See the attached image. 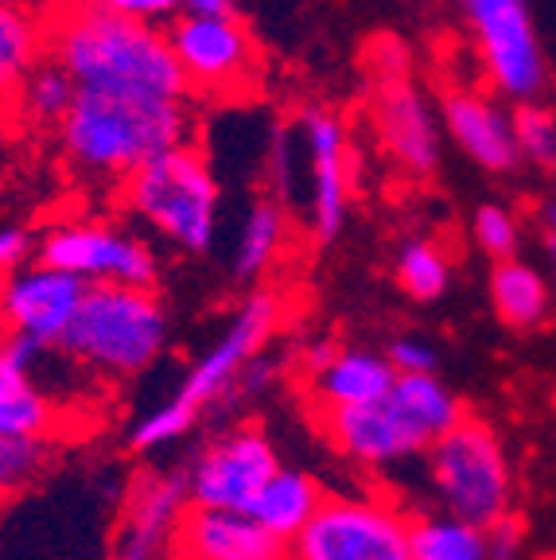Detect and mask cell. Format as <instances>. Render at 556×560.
Listing matches in <instances>:
<instances>
[{
    "label": "cell",
    "instance_id": "cell-33",
    "mask_svg": "<svg viewBox=\"0 0 556 560\" xmlns=\"http://www.w3.org/2000/svg\"><path fill=\"white\" fill-rule=\"evenodd\" d=\"M390 366L397 374H432L436 370V350L425 339H413V335H401L390 342Z\"/></svg>",
    "mask_w": 556,
    "mask_h": 560
},
{
    "label": "cell",
    "instance_id": "cell-3",
    "mask_svg": "<svg viewBox=\"0 0 556 560\" xmlns=\"http://www.w3.org/2000/svg\"><path fill=\"white\" fill-rule=\"evenodd\" d=\"M167 342V312L152 289L90 284L59 347L70 362L109 377H129L160 359Z\"/></svg>",
    "mask_w": 556,
    "mask_h": 560
},
{
    "label": "cell",
    "instance_id": "cell-2",
    "mask_svg": "<svg viewBox=\"0 0 556 560\" xmlns=\"http://www.w3.org/2000/svg\"><path fill=\"white\" fill-rule=\"evenodd\" d=\"M47 44L51 59L79 90L152 97L192 94L164 27L117 16L94 0H70V9L47 27Z\"/></svg>",
    "mask_w": 556,
    "mask_h": 560
},
{
    "label": "cell",
    "instance_id": "cell-27",
    "mask_svg": "<svg viewBox=\"0 0 556 560\" xmlns=\"http://www.w3.org/2000/svg\"><path fill=\"white\" fill-rule=\"evenodd\" d=\"M47 27L24 0H4L0 4V90L12 94L35 62L44 59Z\"/></svg>",
    "mask_w": 556,
    "mask_h": 560
},
{
    "label": "cell",
    "instance_id": "cell-28",
    "mask_svg": "<svg viewBox=\"0 0 556 560\" xmlns=\"http://www.w3.org/2000/svg\"><path fill=\"white\" fill-rule=\"evenodd\" d=\"M393 272H397L405 296L428 304V300H440L452 284V257L436 237H409V242H401Z\"/></svg>",
    "mask_w": 556,
    "mask_h": 560
},
{
    "label": "cell",
    "instance_id": "cell-24",
    "mask_svg": "<svg viewBox=\"0 0 556 560\" xmlns=\"http://www.w3.org/2000/svg\"><path fill=\"white\" fill-rule=\"evenodd\" d=\"M413 560H490L487 525L455 514H425L409 525Z\"/></svg>",
    "mask_w": 556,
    "mask_h": 560
},
{
    "label": "cell",
    "instance_id": "cell-18",
    "mask_svg": "<svg viewBox=\"0 0 556 560\" xmlns=\"http://www.w3.org/2000/svg\"><path fill=\"white\" fill-rule=\"evenodd\" d=\"M187 506H192V499H187V475H144L132 487L129 506H125L114 560H157L160 549L172 545L175 525H179Z\"/></svg>",
    "mask_w": 556,
    "mask_h": 560
},
{
    "label": "cell",
    "instance_id": "cell-17",
    "mask_svg": "<svg viewBox=\"0 0 556 560\" xmlns=\"http://www.w3.org/2000/svg\"><path fill=\"white\" fill-rule=\"evenodd\" d=\"M175 560H288V545L245 510L187 506L172 534Z\"/></svg>",
    "mask_w": 556,
    "mask_h": 560
},
{
    "label": "cell",
    "instance_id": "cell-12",
    "mask_svg": "<svg viewBox=\"0 0 556 560\" xmlns=\"http://www.w3.org/2000/svg\"><path fill=\"white\" fill-rule=\"evenodd\" d=\"M277 452L262 429H230L218 440H210L199 452V459L187 471V499L192 506L210 510H245L262 494L269 475L277 471Z\"/></svg>",
    "mask_w": 556,
    "mask_h": 560
},
{
    "label": "cell",
    "instance_id": "cell-36",
    "mask_svg": "<svg viewBox=\"0 0 556 560\" xmlns=\"http://www.w3.org/2000/svg\"><path fill=\"white\" fill-rule=\"evenodd\" d=\"M487 534H490V560H518V545H522V534H518V525H513L510 517L487 525Z\"/></svg>",
    "mask_w": 556,
    "mask_h": 560
},
{
    "label": "cell",
    "instance_id": "cell-29",
    "mask_svg": "<svg viewBox=\"0 0 556 560\" xmlns=\"http://www.w3.org/2000/svg\"><path fill=\"white\" fill-rule=\"evenodd\" d=\"M513 137H518L522 164L537 172H556V109L545 97L513 105Z\"/></svg>",
    "mask_w": 556,
    "mask_h": 560
},
{
    "label": "cell",
    "instance_id": "cell-22",
    "mask_svg": "<svg viewBox=\"0 0 556 560\" xmlns=\"http://www.w3.org/2000/svg\"><path fill=\"white\" fill-rule=\"evenodd\" d=\"M288 242V214L277 199H257L250 202V210L242 214V226L234 237V254H230V269L234 280L250 284L262 272L273 269L280 254H285Z\"/></svg>",
    "mask_w": 556,
    "mask_h": 560
},
{
    "label": "cell",
    "instance_id": "cell-5",
    "mask_svg": "<svg viewBox=\"0 0 556 560\" xmlns=\"http://www.w3.org/2000/svg\"><path fill=\"white\" fill-rule=\"evenodd\" d=\"M277 319H280V300L273 296V292H253V296L238 307V315L230 319L222 339L187 370V377H183V385L175 389L172 401L152 409L137 429H132L129 444L137 447V452H152V447H164V444H172V440H179L215 397H227L230 389H234L245 362H250L253 354H262V342L273 335Z\"/></svg>",
    "mask_w": 556,
    "mask_h": 560
},
{
    "label": "cell",
    "instance_id": "cell-1",
    "mask_svg": "<svg viewBox=\"0 0 556 560\" xmlns=\"http://www.w3.org/2000/svg\"><path fill=\"white\" fill-rule=\"evenodd\" d=\"M192 132L195 117L187 97L79 90L59 125V144L82 184L114 187L157 152L187 144Z\"/></svg>",
    "mask_w": 556,
    "mask_h": 560
},
{
    "label": "cell",
    "instance_id": "cell-19",
    "mask_svg": "<svg viewBox=\"0 0 556 560\" xmlns=\"http://www.w3.org/2000/svg\"><path fill=\"white\" fill-rule=\"evenodd\" d=\"M308 366H312L308 377H312L320 412L382 401L397 377L390 359L370 350H315V359L308 354Z\"/></svg>",
    "mask_w": 556,
    "mask_h": 560
},
{
    "label": "cell",
    "instance_id": "cell-7",
    "mask_svg": "<svg viewBox=\"0 0 556 560\" xmlns=\"http://www.w3.org/2000/svg\"><path fill=\"white\" fill-rule=\"evenodd\" d=\"M460 16L490 94L510 105L541 102L548 94L553 70L530 0H460Z\"/></svg>",
    "mask_w": 556,
    "mask_h": 560
},
{
    "label": "cell",
    "instance_id": "cell-41",
    "mask_svg": "<svg viewBox=\"0 0 556 560\" xmlns=\"http://www.w3.org/2000/svg\"><path fill=\"white\" fill-rule=\"evenodd\" d=\"M0 4H4V0H0Z\"/></svg>",
    "mask_w": 556,
    "mask_h": 560
},
{
    "label": "cell",
    "instance_id": "cell-38",
    "mask_svg": "<svg viewBox=\"0 0 556 560\" xmlns=\"http://www.w3.org/2000/svg\"><path fill=\"white\" fill-rule=\"evenodd\" d=\"M541 226H545V234H556V191L541 202Z\"/></svg>",
    "mask_w": 556,
    "mask_h": 560
},
{
    "label": "cell",
    "instance_id": "cell-26",
    "mask_svg": "<svg viewBox=\"0 0 556 560\" xmlns=\"http://www.w3.org/2000/svg\"><path fill=\"white\" fill-rule=\"evenodd\" d=\"M390 397L401 405V412L417 424V432L428 444L440 440L452 424L463 420V405L455 401L452 389L432 374H397L390 385Z\"/></svg>",
    "mask_w": 556,
    "mask_h": 560
},
{
    "label": "cell",
    "instance_id": "cell-23",
    "mask_svg": "<svg viewBox=\"0 0 556 560\" xmlns=\"http://www.w3.org/2000/svg\"><path fill=\"white\" fill-rule=\"evenodd\" d=\"M55 409L35 385V374L24 370L0 342V436H47Z\"/></svg>",
    "mask_w": 556,
    "mask_h": 560
},
{
    "label": "cell",
    "instance_id": "cell-25",
    "mask_svg": "<svg viewBox=\"0 0 556 560\" xmlns=\"http://www.w3.org/2000/svg\"><path fill=\"white\" fill-rule=\"evenodd\" d=\"M74 79H70L67 70L59 67L55 59H39L32 70H27L24 79L16 82L12 90V109H16L20 121H27L32 129H59L62 117L70 114V105H74Z\"/></svg>",
    "mask_w": 556,
    "mask_h": 560
},
{
    "label": "cell",
    "instance_id": "cell-39",
    "mask_svg": "<svg viewBox=\"0 0 556 560\" xmlns=\"http://www.w3.org/2000/svg\"><path fill=\"white\" fill-rule=\"evenodd\" d=\"M545 249H548V272H553V289H556V234H545Z\"/></svg>",
    "mask_w": 556,
    "mask_h": 560
},
{
    "label": "cell",
    "instance_id": "cell-6",
    "mask_svg": "<svg viewBox=\"0 0 556 560\" xmlns=\"http://www.w3.org/2000/svg\"><path fill=\"white\" fill-rule=\"evenodd\" d=\"M428 479L440 506L475 525H495L510 514V459L490 424L463 417L428 444Z\"/></svg>",
    "mask_w": 556,
    "mask_h": 560
},
{
    "label": "cell",
    "instance_id": "cell-20",
    "mask_svg": "<svg viewBox=\"0 0 556 560\" xmlns=\"http://www.w3.org/2000/svg\"><path fill=\"white\" fill-rule=\"evenodd\" d=\"M490 304H495V315L506 327L537 331L548 319V307H553V284L530 261L502 257L490 272Z\"/></svg>",
    "mask_w": 556,
    "mask_h": 560
},
{
    "label": "cell",
    "instance_id": "cell-9",
    "mask_svg": "<svg viewBox=\"0 0 556 560\" xmlns=\"http://www.w3.org/2000/svg\"><path fill=\"white\" fill-rule=\"evenodd\" d=\"M164 32L192 94L242 97L262 82V47L234 12H179Z\"/></svg>",
    "mask_w": 556,
    "mask_h": 560
},
{
    "label": "cell",
    "instance_id": "cell-10",
    "mask_svg": "<svg viewBox=\"0 0 556 560\" xmlns=\"http://www.w3.org/2000/svg\"><path fill=\"white\" fill-rule=\"evenodd\" d=\"M35 257L62 272H74L86 284H132L152 289L160 277V265L152 245L121 226H109L102 219L59 222L39 237Z\"/></svg>",
    "mask_w": 556,
    "mask_h": 560
},
{
    "label": "cell",
    "instance_id": "cell-34",
    "mask_svg": "<svg viewBox=\"0 0 556 560\" xmlns=\"http://www.w3.org/2000/svg\"><path fill=\"white\" fill-rule=\"evenodd\" d=\"M39 249V237L27 234L24 226H0V272H16Z\"/></svg>",
    "mask_w": 556,
    "mask_h": 560
},
{
    "label": "cell",
    "instance_id": "cell-4",
    "mask_svg": "<svg viewBox=\"0 0 556 560\" xmlns=\"http://www.w3.org/2000/svg\"><path fill=\"white\" fill-rule=\"evenodd\" d=\"M125 207L144 226L164 234L172 245L187 254H207L218 234L222 214V187H218L210 160L187 144L157 152L121 184Z\"/></svg>",
    "mask_w": 556,
    "mask_h": 560
},
{
    "label": "cell",
    "instance_id": "cell-8",
    "mask_svg": "<svg viewBox=\"0 0 556 560\" xmlns=\"http://www.w3.org/2000/svg\"><path fill=\"white\" fill-rule=\"evenodd\" d=\"M409 525L413 517L374 494H323L288 541V560H413Z\"/></svg>",
    "mask_w": 556,
    "mask_h": 560
},
{
    "label": "cell",
    "instance_id": "cell-40",
    "mask_svg": "<svg viewBox=\"0 0 556 560\" xmlns=\"http://www.w3.org/2000/svg\"><path fill=\"white\" fill-rule=\"evenodd\" d=\"M4 105H9V94H4V90H0V117H4Z\"/></svg>",
    "mask_w": 556,
    "mask_h": 560
},
{
    "label": "cell",
    "instance_id": "cell-11",
    "mask_svg": "<svg viewBox=\"0 0 556 560\" xmlns=\"http://www.w3.org/2000/svg\"><path fill=\"white\" fill-rule=\"evenodd\" d=\"M308 175V226L315 242H335L350 214V137L347 125L327 105H304L296 117Z\"/></svg>",
    "mask_w": 556,
    "mask_h": 560
},
{
    "label": "cell",
    "instance_id": "cell-30",
    "mask_svg": "<svg viewBox=\"0 0 556 560\" xmlns=\"http://www.w3.org/2000/svg\"><path fill=\"white\" fill-rule=\"evenodd\" d=\"M471 237H475V245L483 254L502 261V257L518 254V245H522V219L506 202H483L471 214Z\"/></svg>",
    "mask_w": 556,
    "mask_h": 560
},
{
    "label": "cell",
    "instance_id": "cell-37",
    "mask_svg": "<svg viewBox=\"0 0 556 560\" xmlns=\"http://www.w3.org/2000/svg\"><path fill=\"white\" fill-rule=\"evenodd\" d=\"M183 12H234V0H187Z\"/></svg>",
    "mask_w": 556,
    "mask_h": 560
},
{
    "label": "cell",
    "instance_id": "cell-32",
    "mask_svg": "<svg viewBox=\"0 0 556 560\" xmlns=\"http://www.w3.org/2000/svg\"><path fill=\"white\" fill-rule=\"evenodd\" d=\"M94 4L117 12V16L152 24V27H167L183 9H187V0H94Z\"/></svg>",
    "mask_w": 556,
    "mask_h": 560
},
{
    "label": "cell",
    "instance_id": "cell-14",
    "mask_svg": "<svg viewBox=\"0 0 556 560\" xmlns=\"http://www.w3.org/2000/svg\"><path fill=\"white\" fill-rule=\"evenodd\" d=\"M86 289L90 284L74 277V272H62L35 257L24 269L4 272L0 324L9 327V335H27V339L44 342V347H59L62 331L79 312Z\"/></svg>",
    "mask_w": 556,
    "mask_h": 560
},
{
    "label": "cell",
    "instance_id": "cell-15",
    "mask_svg": "<svg viewBox=\"0 0 556 560\" xmlns=\"http://www.w3.org/2000/svg\"><path fill=\"white\" fill-rule=\"evenodd\" d=\"M443 137L487 175H513L522 167L513 137V105L475 86H452L440 97Z\"/></svg>",
    "mask_w": 556,
    "mask_h": 560
},
{
    "label": "cell",
    "instance_id": "cell-35",
    "mask_svg": "<svg viewBox=\"0 0 556 560\" xmlns=\"http://www.w3.org/2000/svg\"><path fill=\"white\" fill-rule=\"evenodd\" d=\"M370 59H374V79H397V74H409V51H405L401 39H390V35L374 39Z\"/></svg>",
    "mask_w": 556,
    "mask_h": 560
},
{
    "label": "cell",
    "instance_id": "cell-16",
    "mask_svg": "<svg viewBox=\"0 0 556 560\" xmlns=\"http://www.w3.org/2000/svg\"><path fill=\"white\" fill-rule=\"evenodd\" d=\"M323 432L347 459L366 467H390L417 452H428V440L390 394L382 401L355 405V409H327Z\"/></svg>",
    "mask_w": 556,
    "mask_h": 560
},
{
    "label": "cell",
    "instance_id": "cell-31",
    "mask_svg": "<svg viewBox=\"0 0 556 560\" xmlns=\"http://www.w3.org/2000/svg\"><path fill=\"white\" fill-rule=\"evenodd\" d=\"M47 464L44 436H0V499L24 490Z\"/></svg>",
    "mask_w": 556,
    "mask_h": 560
},
{
    "label": "cell",
    "instance_id": "cell-13",
    "mask_svg": "<svg viewBox=\"0 0 556 560\" xmlns=\"http://www.w3.org/2000/svg\"><path fill=\"white\" fill-rule=\"evenodd\" d=\"M370 109H374V132L393 164L413 179L436 175L443 152V125L440 109L428 102L425 90L409 74L374 79Z\"/></svg>",
    "mask_w": 556,
    "mask_h": 560
},
{
    "label": "cell",
    "instance_id": "cell-21",
    "mask_svg": "<svg viewBox=\"0 0 556 560\" xmlns=\"http://www.w3.org/2000/svg\"><path fill=\"white\" fill-rule=\"evenodd\" d=\"M320 502H323V487L312 475L292 471V467H277V471L269 475V482L262 487V494L253 499L250 514L257 517L273 537H280V541L288 545L308 522H312Z\"/></svg>",
    "mask_w": 556,
    "mask_h": 560
}]
</instances>
